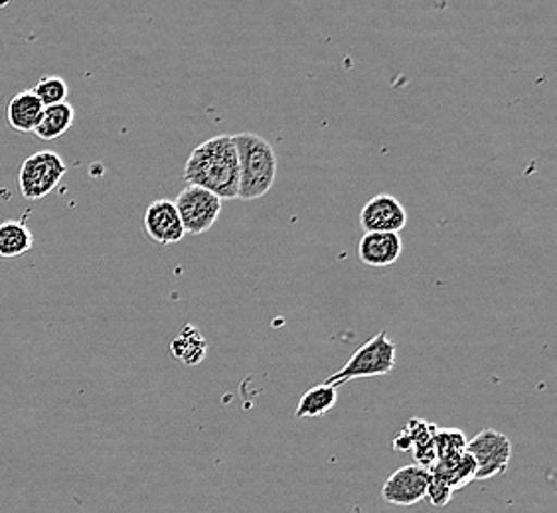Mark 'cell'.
Here are the masks:
<instances>
[{"label":"cell","mask_w":557,"mask_h":513,"mask_svg":"<svg viewBox=\"0 0 557 513\" xmlns=\"http://www.w3.org/2000/svg\"><path fill=\"white\" fill-rule=\"evenodd\" d=\"M431 474L428 468L419 464H409L404 468H397L382 486V498L392 505L409 508L423 502L428 496Z\"/></svg>","instance_id":"obj_7"},{"label":"cell","mask_w":557,"mask_h":513,"mask_svg":"<svg viewBox=\"0 0 557 513\" xmlns=\"http://www.w3.org/2000/svg\"><path fill=\"white\" fill-rule=\"evenodd\" d=\"M65 172L67 166L58 152L52 150L36 152L22 162L21 174H18L22 196L30 202L42 200L60 186Z\"/></svg>","instance_id":"obj_4"},{"label":"cell","mask_w":557,"mask_h":513,"mask_svg":"<svg viewBox=\"0 0 557 513\" xmlns=\"http://www.w3.org/2000/svg\"><path fill=\"white\" fill-rule=\"evenodd\" d=\"M437 425H431L428 421H409L408 427L404 428L396 439H394V449L413 450L419 466L431 468L435 464V435H437Z\"/></svg>","instance_id":"obj_10"},{"label":"cell","mask_w":557,"mask_h":513,"mask_svg":"<svg viewBox=\"0 0 557 513\" xmlns=\"http://www.w3.org/2000/svg\"><path fill=\"white\" fill-rule=\"evenodd\" d=\"M222 203L224 202L215 193L186 184V188L181 190L174 200L183 222L184 234L205 236L206 232L214 227L218 217L222 214Z\"/></svg>","instance_id":"obj_6"},{"label":"cell","mask_w":557,"mask_h":513,"mask_svg":"<svg viewBox=\"0 0 557 513\" xmlns=\"http://www.w3.org/2000/svg\"><path fill=\"white\" fill-rule=\"evenodd\" d=\"M404 251L399 234H364L358 243V256L370 268L392 267Z\"/></svg>","instance_id":"obj_11"},{"label":"cell","mask_w":557,"mask_h":513,"mask_svg":"<svg viewBox=\"0 0 557 513\" xmlns=\"http://www.w3.org/2000/svg\"><path fill=\"white\" fill-rule=\"evenodd\" d=\"M450 492L449 488L443 484V481L435 480V478H431L429 480L428 488V498L429 502L433 503V505H437V508H443V505H447L450 502Z\"/></svg>","instance_id":"obj_20"},{"label":"cell","mask_w":557,"mask_h":513,"mask_svg":"<svg viewBox=\"0 0 557 513\" xmlns=\"http://www.w3.org/2000/svg\"><path fill=\"white\" fill-rule=\"evenodd\" d=\"M239 161L237 200H259L273 188L277 178V154L271 142L256 133L234 135Z\"/></svg>","instance_id":"obj_2"},{"label":"cell","mask_w":557,"mask_h":513,"mask_svg":"<svg viewBox=\"0 0 557 513\" xmlns=\"http://www.w3.org/2000/svg\"><path fill=\"white\" fill-rule=\"evenodd\" d=\"M44 105L34 96L33 89L21 91L12 97L7 108L9 125L18 133H34L38 121L42 117Z\"/></svg>","instance_id":"obj_13"},{"label":"cell","mask_w":557,"mask_h":513,"mask_svg":"<svg viewBox=\"0 0 557 513\" xmlns=\"http://www.w3.org/2000/svg\"><path fill=\"white\" fill-rule=\"evenodd\" d=\"M75 121V111L67 101L58 103V105H50L44 108L42 117L38 121V125L34 128L38 139L52 142L60 137H64L65 133L72 128Z\"/></svg>","instance_id":"obj_16"},{"label":"cell","mask_w":557,"mask_h":513,"mask_svg":"<svg viewBox=\"0 0 557 513\" xmlns=\"http://www.w3.org/2000/svg\"><path fill=\"white\" fill-rule=\"evenodd\" d=\"M171 353L174 355V360H178L181 364L188 365V367L202 364L208 355V342H206L205 334L194 324L184 326L171 342Z\"/></svg>","instance_id":"obj_14"},{"label":"cell","mask_w":557,"mask_h":513,"mask_svg":"<svg viewBox=\"0 0 557 513\" xmlns=\"http://www.w3.org/2000/svg\"><path fill=\"white\" fill-rule=\"evenodd\" d=\"M67 91H70V87L65 84V79L58 75H44L33 89L34 96L38 97V101L42 103L44 108L64 103Z\"/></svg>","instance_id":"obj_18"},{"label":"cell","mask_w":557,"mask_h":513,"mask_svg":"<svg viewBox=\"0 0 557 513\" xmlns=\"http://www.w3.org/2000/svg\"><path fill=\"white\" fill-rule=\"evenodd\" d=\"M465 447H467V439L459 428H437V435H435L437 460L457 454V452H465Z\"/></svg>","instance_id":"obj_19"},{"label":"cell","mask_w":557,"mask_h":513,"mask_svg":"<svg viewBox=\"0 0 557 513\" xmlns=\"http://www.w3.org/2000/svg\"><path fill=\"white\" fill-rule=\"evenodd\" d=\"M465 452L474 460V480H491L508 471L512 459V442L503 433L484 428L476 437L467 440Z\"/></svg>","instance_id":"obj_5"},{"label":"cell","mask_w":557,"mask_h":513,"mask_svg":"<svg viewBox=\"0 0 557 513\" xmlns=\"http://www.w3.org/2000/svg\"><path fill=\"white\" fill-rule=\"evenodd\" d=\"M147 236L159 246L181 243L184 236L183 222L172 200H154L143 215Z\"/></svg>","instance_id":"obj_9"},{"label":"cell","mask_w":557,"mask_h":513,"mask_svg":"<svg viewBox=\"0 0 557 513\" xmlns=\"http://www.w3.org/2000/svg\"><path fill=\"white\" fill-rule=\"evenodd\" d=\"M338 403V387L321 384L307 389L299 399L295 411L297 418H319L329 415Z\"/></svg>","instance_id":"obj_15"},{"label":"cell","mask_w":557,"mask_h":513,"mask_svg":"<svg viewBox=\"0 0 557 513\" xmlns=\"http://www.w3.org/2000/svg\"><path fill=\"white\" fill-rule=\"evenodd\" d=\"M34 247L33 232L18 220L0 222V256L16 259L26 255Z\"/></svg>","instance_id":"obj_17"},{"label":"cell","mask_w":557,"mask_h":513,"mask_svg":"<svg viewBox=\"0 0 557 513\" xmlns=\"http://www.w3.org/2000/svg\"><path fill=\"white\" fill-rule=\"evenodd\" d=\"M474 472H476L474 460L467 452H457L445 459L435 460V464L429 468L431 478L443 481L450 492L474 480Z\"/></svg>","instance_id":"obj_12"},{"label":"cell","mask_w":557,"mask_h":513,"mask_svg":"<svg viewBox=\"0 0 557 513\" xmlns=\"http://www.w3.org/2000/svg\"><path fill=\"white\" fill-rule=\"evenodd\" d=\"M364 234H399L408 225V212L392 193H377L360 212Z\"/></svg>","instance_id":"obj_8"},{"label":"cell","mask_w":557,"mask_h":513,"mask_svg":"<svg viewBox=\"0 0 557 513\" xmlns=\"http://www.w3.org/2000/svg\"><path fill=\"white\" fill-rule=\"evenodd\" d=\"M397 362V346L387 338L386 331H377L372 340L362 343L350 360L336 372L326 377V384H348L352 379H370V377H382L387 375Z\"/></svg>","instance_id":"obj_3"},{"label":"cell","mask_w":557,"mask_h":513,"mask_svg":"<svg viewBox=\"0 0 557 513\" xmlns=\"http://www.w3.org/2000/svg\"><path fill=\"white\" fill-rule=\"evenodd\" d=\"M184 180L215 193L222 202L237 200L239 161L232 135H218L200 142L184 164Z\"/></svg>","instance_id":"obj_1"}]
</instances>
